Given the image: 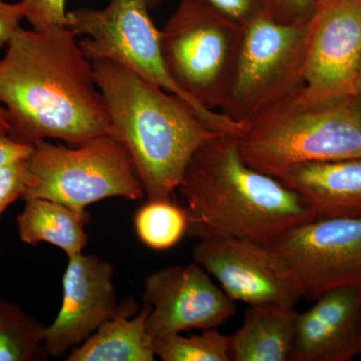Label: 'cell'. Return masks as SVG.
<instances>
[{"mask_svg": "<svg viewBox=\"0 0 361 361\" xmlns=\"http://www.w3.org/2000/svg\"><path fill=\"white\" fill-rule=\"evenodd\" d=\"M66 0H20L23 16L32 30L49 26H68Z\"/></svg>", "mask_w": 361, "mask_h": 361, "instance_id": "23", "label": "cell"}, {"mask_svg": "<svg viewBox=\"0 0 361 361\" xmlns=\"http://www.w3.org/2000/svg\"><path fill=\"white\" fill-rule=\"evenodd\" d=\"M151 305L142 310L126 299L115 314L106 320L80 345L71 349L66 361H154V338L147 330Z\"/></svg>", "mask_w": 361, "mask_h": 361, "instance_id": "16", "label": "cell"}, {"mask_svg": "<svg viewBox=\"0 0 361 361\" xmlns=\"http://www.w3.org/2000/svg\"><path fill=\"white\" fill-rule=\"evenodd\" d=\"M8 132V123L6 120V113L2 106H0V133L7 134Z\"/></svg>", "mask_w": 361, "mask_h": 361, "instance_id": "28", "label": "cell"}, {"mask_svg": "<svg viewBox=\"0 0 361 361\" xmlns=\"http://www.w3.org/2000/svg\"><path fill=\"white\" fill-rule=\"evenodd\" d=\"M308 27L262 16L245 27L231 89L220 113L246 123L304 87Z\"/></svg>", "mask_w": 361, "mask_h": 361, "instance_id": "7", "label": "cell"}, {"mask_svg": "<svg viewBox=\"0 0 361 361\" xmlns=\"http://www.w3.org/2000/svg\"><path fill=\"white\" fill-rule=\"evenodd\" d=\"M144 302L151 305L147 330L153 338L194 329H218L236 314V306L196 262L149 274Z\"/></svg>", "mask_w": 361, "mask_h": 361, "instance_id": "12", "label": "cell"}, {"mask_svg": "<svg viewBox=\"0 0 361 361\" xmlns=\"http://www.w3.org/2000/svg\"><path fill=\"white\" fill-rule=\"evenodd\" d=\"M27 169L23 200L47 199L85 213L87 207L104 199L145 196L129 152L110 134L77 147L37 142Z\"/></svg>", "mask_w": 361, "mask_h": 361, "instance_id": "6", "label": "cell"}, {"mask_svg": "<svg viewBox=\"0 0 361 361\" xmlns=\"http://www.w3.org/2000/svg\"><path fill=\"white\" fill-rule=\"evenodd\" d=\"M45 329L18 303L0 297V361L42 360Z\"/></svg>", "mask_w": 361, "mask_h": 361, "instance_id": "19", "label": "cell"}, {"mask_svg": "<svg viewBox=\"0 0 361 361\" xmlns=\"http://www.w3.org/2000/svg\"><path fill=\"white\" fill-rule=\"evenodd\" d=\"M189 235L199 239L195 262L218 280L232 300L294 306L302 298L283 261L269 247L207 230Z\"/></svg>", "mask_w": 361, "mask_h": 361, "instance_id": "10", "label": "cell"}, {"mask_svg": "<svg viewBox=\"0 0 361 361\" xmlns=\"http://www.w3.org/2000/svg\"><path fill=\"white\" fill-rule=\"evenodd\" d=\"M25 18L20 1L18 4H6L0 0V49L11 42L20 30V20Z\"/></svg>", "mask_w": 361, "mask_h": 361, "instance_id": "26", "label": "cell"}, {"mask_svg": "<svg viewBox=\"0 0 361 361\" xmlns=\"http://www.w3.org/2000/svg\"><path fill=\"white\" fill-rule=\"evenodd\" d=\"M178 190L187 203V235L207 230L270 248L293 228L315 220L293 190L247 165L236 135L205 142Z\"/></svg>", "mask_w": 361, "mask_h": 361, "instance_id": "3", "label": "cell"}, {"mask_svg": "<svg viewBox=\"0 0 361 361\" xmlns=\"http://www.w3.org/2000/svg\"><path fill=\"white\" fill-rule=\"evenodd\" d=\"M243 325L231 336L233 361H289L298 313L294 306L249 305Z\"/></svg>", "mask_w": 361, "mask_h": 361, "instance_id": "17", "label": "cell"}, {"mask_svg": "<svg viewBox=\"0 0 361 361\" xmlns=\"http://www.w3.org/2000/svg\"><path fill=\"white\" fill-rule=\"evenodd\" d=\"M218 13L246 26L265 16L264 0H201Z\"/></svg>", "mask_w": 361, "mask_h": 361, "instance_id": "25", "label": "cell"}, {"mask_svg": "<svg viewBox=\"0 0 361 361\" xmlns=\"http://www.w3.org/2000/svg\"><path fill=\"white\" fill-rule=\"evenodd\" d=\"M189 216L172 200H148L135 215V229L142 243L153 250H167L186 236Z\"/></svg>", "mask_w": 361, "mask_h": 361, "instance_id": "20", "label": "cell"}, {"mask_svg": "<svg viewBox=\"0 0 361 361\" xmlns=\"http://www.w3.org/2000/svg\"><path fill=\"white\" fill-rule=\"evenodd\" d=\"M360 65L361 0H317L301 94L313 102L355 97Z\"/></svg>", "mask_w": 361, "mask_h": 361, "instance_id": "11", "label": "cell"}, {"mask_svg": "<svg viewBox=\"0 0 361 361\" xmlns=\"http://www.w3.org/2000/svg\"><path fill=\"white\" fill-rule=\"evenodd\" d=\"M149 9L148 0H111L101 11H68V27L75 35H87L78 45L92 63H118L193 106L169 75L161 54L160 32Z\"/></svg>", "mask_w": 361, "mask_h": 361, "instance_id": "8", "label": "cell"}, {"mask_svg": "<svg viewBox=\"0 0 361 361\" xmlns=\"http://www.w3.org/2000/svg\"><path fill=\"white\" fill-rule=\"evenodd\" d=\"M110 135L129 152L148 200H172L195 153L217 135L191 104L134 71L92 63Z\"/></svg>", "mask_w": 361, "mask_h": 361, "instance_id": "2", "label": "cell"}, {"mask_svg": "<svg viewBox=\"0 0 361 361\" xmlns=\"http://www.w3.org/2000/svg\"><path fill=\"white\" fill-rule=\"evenodd\" d=\"M239 149L247 165L280 177L303 164L361 158V103L313 102L301 90L246 123Z\"/></svg>", "mask_w": 361, "mask_h": 361, "instance_id": "4", "label": "cell"}, {"mask_svg": "<svg viewBox=\"0 0 361 361\" xmlns=\"http://www.w3.org/2000/svg\"><path fill=\"white\" fill-rule=\"evenodd\" d=\"M154 350L164 361H232L231 336H224L217 329L189 336L157 337Z\"/></svg>", "mask_w": 361, "mask_h": 361, "instance_id": "21", "label": "cell"}, {"mask_svg": "<svg viewBox=\"0 0 361 361\" xmlns=\"http://www.w3.org/2000/svg\"><path fill=\"white\" fill-rule=\"evenodd\" d=\"M68 26L20 28L0 59V104L14 141L47 139L71 147L109 135L110 116L94 75Z\"/></svg>", "mask_w": 361, "mask_h": 361, "instance_id": "1", "label": "cell"}, {"mask_svg": "<svg viewBox=\"0 0 361 361\" xmlns=\"http://www.w3.org/2000/svg\"><path fill=\"white\" fill-rule=\"evenodd\" d=\"M317 0H264L265 16L286 25L310 23Z\"/></svg>", "mask_w": 361, "mask_h": 361, "instance_id": "24", "label": "cell"}, {"mask_svg": "<svg viewBox=\"0 0 361 361\" xmlns=\"http://www.w3.org/2000/svg\"><path fill=\"white\" fill-rule=\"evenodd\" d=\"M355 97L360 99L361 103V65L358 71L357 80H356Z\"/></svg>", "mask_w": 361, "mask_h": 361, "instance_id": "29", "label": "cell"}, {"mask_svg": "<svg viewBox=\"0 0 361 361\" xmlns=\"http://www.w3.org/2000/svg\"><path fill=\"white\" fill-rule=\"evenodd\" d=\"M27 179V159L0 166V221L13 202L23 198Z\"/></svg>", "mask_w": 361, "mask_h": 361, "instance_id": "22", "label": "cell"}, {"mask_svg": "<svg viewBox=\"0 0 361 361\" xmlns=\"http://www.w3.org/2000/svg\"><path fill=\"white\" fill-rule=\"evenodd\" d=\"M23 211L16 218L18 236L23 243H49L65 252L68 257L82 253L89 237L85 231L89 214L47 199L25 200Z\"/></svg>", "mask_w": 361, "mask_h": 361, "instance_id": "18", "label": "cell"}, {"mask_svg": "<svg viewBox=\"0 0 361 361\" xmlns=\"http://www.w3.org/2000/svg\"><path fill=\"white\" fill-rule=\"evenodd\" d=\"M270 248L304 298L316 300L334 289L361 286V217L311 220Z\"/></svg>", "mask_w": 361, "mask_h": 361, "instance_id": "9", "label": "cell"}, {"mask_svg": "<svg viewBox=\"0 0 361 361\" xmlns=\"http://www.w3.org/2000/svg\"><path fill=\"white\" fill-rule=\"evenodd\" d=\"M245 26L201 0H182L160 32L169 75L216 132L241 137L245 123L221 109L231 89Z\"/></svg>", "mask_w": 361, "mask_h": 361, "instance_id": "5", "label": "cell"}, {"mask_svg": "<svg viewBox=\"0 0 361 361\" xmlns=\"http://www.w3.org/2000/svg\"><path fill=\"white\" fill-rule=\"evenodd\" d=\"M360 338H361V313H360ZM360 355H361V349H360Z\"/></svg>", "mask_w": 361, "mask_h": 361, "instance_id": "31", "label": "cell"}, {"mask_svg": "<svg viewBox=\"0 0 361 361\" xmlns=\"http://www.w3.org/2000/svg\"><path fill=\"white\" fill-rule=\"evenodd\" d=\"M277 179L299 195L314 219L361 217V158L303 164Z\"/></svg>", "mask_w": 361, "mask_h": 361, "instance_id": "15", "label": "cell"}, {"mask_svg": "<svg viewBox=\"0 0 361 361\" xmlns=\"http://www.w3.org/2000/svg\"><path fill=\"white\" fill-rule=\"evenodd\" d=\"M361 286L334 289L297 316L289 361H350L360 355Z\"/></svg>", "mask_w": 361, "mask_h": 361, "instance_id": "14", "label": "cell"}, {"mask_svg": "<svg viewBox=\"0 0 361 361\" xmlns=\"http://www.w3.org/2000/svg\"><path fill=\"white\" fill-rule=\"evenodd\" d=\"M161 2H163V0H148L149 9L156 8V7L160 6Z\"/></svg>", "mask_w": 361, "mask_h": 361, "instance_id": "30", "label": "cell"}, {"mask_svg": "<svg viewBox=\"0 0 361 361\" xmlns=\"http://www.w3.org/2000/svg\"><path fill=\"white\" fill-rule=\"evenodd\" d=\"M35 146L14 141L8 135L0 133V166L11 161L27 159Z\"/></svg>", "mask_w": 361, "mask_h": 361, "instance_id": "27", "label": "cell"}, {"mask_svg": "<svg viewBox=\"0 0 361 361\" xmlns=\"http://www.w3.org/2000/svg\"><path fill=\"white\" fill-rule=\"evenodd\" d=\"M63 276V302L44 332L47 355L59 358L87 341L118 310L115 267L94 254L70 256Z\"/></svg>", "mask_w": 361, "mask_h": 361, "instance_id": "13", "label": "cell"}]
</instances>
